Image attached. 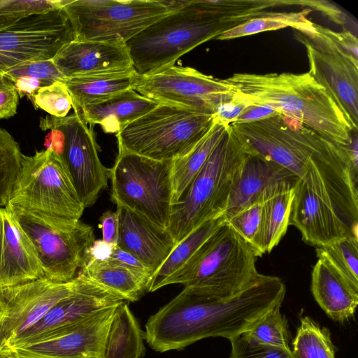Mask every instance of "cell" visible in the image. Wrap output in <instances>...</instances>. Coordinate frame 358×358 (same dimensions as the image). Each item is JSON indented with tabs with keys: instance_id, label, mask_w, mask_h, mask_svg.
<instances>
[{
	"instance_id": "cell-1",
	"label": "cell",
	"mask_w": 358,
	"mask_h": 358,
	"mask_svg": "<svg viewBox=\"0 0 358 358\" xmlns=\"http://www.w3.org/2000/svg\"><path fill=\"white\" fill-rule=\"evenodd\" d=\"M285 293L280 278L263 274L243 291L226 298L186 286L148 318L145 339L159 352L180 350L209 337L230 341L282 305Z\"/></svg>"
},
{
	"instance_id": "cell-2",
	"label": "cell",
	"mask_w": 358,
	"mask_h": 358,
	"mask_svg": "<svg viewBox=\"0 0 358 358\" xmlns=\"http://www.w3.org/2000/svg\"><path fill=\"white\" fill-rule=\"evenodd\" d=\"M229 125L246 152L276 164L296 180L316 173L346 191L358 192V169L348 146L327 139L299 120L278 113L261 120Z\"/></svg>"
},
{
	"instance_id": "cell-3",
	"label": "cell",
	"mask_w": 358,
	"mask_h": 358,
	"mask_svg": "<svg viewBox=\"0 0 358 358\" xmlns=\"http://www.w3.org/2000/svg\"><path fill=\"white\" fill-rule=\"evenodd\" d=\"M222 80L234 96L248 104L270 106L339 145L348 146L357 134L341 106L308 72L234 73Z\"/></svg>"
},
{
	"instance_id": "cell-4",
	"label": "cell",
	"mask_w": 358,
	"mask_h": 358,
	"mask_svg": "<svg viewBox=\"0 0 358 358\" xmlns=\"http://www.w3.org/2000/svg\"><path fill=\"white\" fill-rule=\"evenodd\" d=\"M217 20L208 0L185 1L178 9L159 19L126 41L139 76L174 65L196 46L234 27Z\"/></svg>"
},
{
	"instance_id": "cell-5",
	"label": "cell",
	"mask_w": 358,
	"mask_h": 358,
	"mask_svg": "<svg viewBox=\"0 0 358 358\" xmlns=\"http://www.w3.org/2000/svg\"><path fill=\"white\" fill-rule=\"evenodd\" d=\"M246 155L229 125L183 195L172 206L167 230L175 245L205 222L224 214Z\"/></svg>"
},
{
	"instance_id": "cell-6",
	"label": "cell",
	"mask_w": 358,
	"mask_h": 358,
	"mask_svg": "<svg viewBox=\"0 0 358 358\" xmlns=\"http://www.w3.org/2000/svg\"><path fill=\"white\" fill-rule=\"evenodd\" d=\"M257 257L250 245L225 220L164 286L180 284L218 297H230L259 278Z\"/></svg>"
},
{
	"instance_id": "cell-7",
	"label": "cell",
	"mask_w": 358,
	"mask_h": 358,
	"mask_svg": "<svg viewBox=\"0 0 358 358\" xmlns=\"http://www.w3.org/2000/svg\"><path fill=\"white\" fill-rule=\"evenodd\" d=\"M215 121V115L159 103L116 134L118 152L175 160L190 151Z\"/></svg>"
},
{
	"instance_id": "cell-8",
	"label": "cell",
	"mask_w": 358,
	"mask_h": 358,
	"mask_svg": "<svg viewBox=\"0 0 358 358\" xmlns=\"http://www.w3.org/2000/svg\"><path fill=\"white\" fill-rule=\"evenodd\" d=\"M6 205L75 222L85 208L62 158L50 149L22 155Z\"/></svg>"
},
{
	"instance_id": "cell-9",
	"label": "cell",
	"mask_w": 358,
	"mask_h": 358,
	"mask_svg": "<svg viewBox=\"0 0 358 358\" xmlns=\"http://www.w3.org/2000/svg\"><path fill=\"white\" fill-rule=\"evenodd\" d=\"M186 0H62L76 41L126 43Z\"/></svg>"
},
{
	"instance_id": "cell-10",
	"label": "cell",
	"mask_w": 358,
	"mask_h": 358,
	"mask_svg": "<svg viewBox=\"0 0 358 358\" xmlns=\"http://www.w3.org/2000/svg\"><path fill=\"white\" fill-rule=\"evenodd\" d=\"M173 163L118 152L109 169L112 201L167 229L173 206Z\"/></svg>"
},
{
	"instance_id": "cell-11",
	"label": "cell",
	"mask_w": 358,
	"mask_h": 358,
	"mask_svg": "<svg viewBox=\"0 0 358 358\" xmlns=\"http://www.w3.org/2000/svg\"><path fill=\"white\" fill-rule=\"evenodd\" d=\"M10 208L32 243L44 278L57 282L74 279L95 241L93 227L81 221Z\"/></svg>"
},
{
	"instance_id": "cell-12",
	"label": "cell",
	"mask_w": 358,
	"mask_h": 358,
	"mask_svg": "<svg viewBox=\"0 0 358 358\" xmlns=\"http://www.w3.org/2000/svg\"><path fill=\"white\" fill-rule=\"evenodd\" d=\"M42 130H49L45 146L61 156L85 207L92 206L105 189L109 169L99 157L93 126H87L77 113L64 117L47 115L40 120Z\"/></svg>"
},
{
	"instance_id": "cell-13",
	"label": "cell",
	"mask_w": 358,
	"mask_h": 358,
	"mask_svg": "<svg viewBox=\"0 0 358 358\" xmlns=\"http://www.w3.org/2000/svg\"><path fill=\"white\" fill-rule=\"evenodd\" d=\"M133 90L158 103L209 115H215L222 103L234 96L233 90L222 79L175 65L152 74L138 75Z\"/></svg>"
},
{
	"instance_id": "cell-14",
	"label": "cell",
	"mask_w": 358,
	"mask_h": 358,
	"mask_svg": "<svg viewBox=\"0 0 358 358\" xmlns=\"http://www.w3.org/2000/svg\"><path fill=\"white\" fill-rule=\"evenodd\" d=\"M306 48L308 73L324 87L358 129V61L345 52L311 21L293 29Z\"/></svg>"
},
{
	"instance_id": "cell-15",
	"label": "cell",
	"mask_w": 358,
	"mask_h": 358,
	"mask_svg": "<svg viewBox=\"0 0 358 358\" xmlns=\"http://www.w3.org/2000/svg\"><path fill=\"white\" fill-rule=\"evenodd\" d=\"M73 40L62 7L29 16L0 31V74L29 61L52 59Z\"/></svg>"
},
{
	"instance_id": "cell-16",
	"label": "cell",
	"mask_w": 358,
	"mask_h": 358,
	"mask_svg": "<svg viewBox=\"0 0 358 358\" xmlns=\"http://www.w3.org/2000/svg\"><path fill=\"white\" fill-rule=\"evenodd\" d=\"M78 284V275L66 282L42 278L0 289V352L52 306L71 294Z\"/></svg>"
},
{
	"instance_id": "cell-17",
	"label": "cell",
	"mask_w": 358,
	"mask_h": 358,
	"mask_svg": "<svg viewBox=\"0 0 358 358\" xmlns=\"http://www.w3.org/2000/svg\"><path fill=\"white\" fill-rule=\"evenodd\" d=\"M117 306L103 309L46 338L6 350L0 358H103Z\"/></svg>"
},
{
	"instance_id": "cell-18",
	"label": "cell",
	"mask_w": 358,
	"mask_h": 358,
	"mask_svg": "<svg viewBox=\"0 0 358 358\" xmlns=\"http://www.w3.org/2000/svg\"><path fill=\"white\" fill-rule=\"evenodd\" d=\"M78 284L66 297L56 303L34 324L11 341L6 350L23 346L46 338L90 315L124 300L78 273Z\"/></svg>"
},
{
	"instance_id": "cell-19",
	"label": "cell",
	"mask_w": 358,
	"mask_h": 358,
	"mask_svg": "<svg viewBox=\"0 0 358 358\" xmlns=\"http://www.w3.org/2000/svg\"><path fill=\"white\" fill-rule=\"evenodd\" d=\"M44 278L35 248L12 210L0 206V289Z\"/></svg>"
},
{
	"instance_id": "cell-20",
	"label": "cell",
	"mask_w": 358,
	"mask_h": 358,
	"mask_svg": "<svg viewBox=\"0 0 358 358\" xmlns=\"http://www.w3.org/2000/svg\"><path fill=\"white\" fill-rule=\"evenodd\" d=\"M289 225L296 227L307 244L324 246L347 237H356L335 211L303 182L296 180Z\"/></svg>"
},
{
	"instance_id": "cell-21",
	"label": "cell",
	"mask_w": 358,
	"mask_h": 358,
	"mask_svg": "<svg viewBox=\"0 0 358 358\" xmlns=\"http://www.w3.org/2000/svg\"><path fill=\"white\" fill-rule=\"evenodd\" d=\"M52 61L66 78L134 68L122 41L73 40L57 52Z\"/></svg>"
},
{
	"instance_id": "cell-22",
	"label": "cell",
	"mask_w": 358,
	"mask_h": 358,
	"mask_svg": "<svg viewBox=\"0 0 358 358\" xmlns=\"http://www.w3.org/2000/svg\"><path fill=\"white\" fill-rule=\"evenodd\" d=\"M119 221L117 245L137 258L152 274L175 246L167 229L158 227L144 217L117 206Z\"/></svg>"
},
{
	"instance_id": "cell-23",
	"label": "cell",
	"mask_w": 358,
	"mask_h": 358,
	"mask_svg": "<svg viewBox=\"0 0 358 358\" xmlns=\"http://www.w3.org/2000/svg\"><path fill=\"white\" fill-rule=\"evenodd\" d=\"M287 178H294L276 164L247 152L229 194L223 214L226 220L259 201L269 187Z\"/></svg>"
},
{
	"instance_id": "cell-24",
	"label": "cell",
	"mask_w": 358,
	"mask_h": 358,
	"mask_svg": "<svg viewBox=\"0 0 358 358\" xmlns=\"http://www.w3.org/2000/svg\"><path fill=\"white\" fill-rule=\"evenodd\" d=\"M310 289L324 313L343 322L352 317L358 304V290L325 259L318 258L312 274Z\"/></svg>"
},
{
	"instance_id": "cell-25",
	"label": "cell",
	"mask_w": 358,
	"mask_h": 358,
	"mask_svg": "<svg viewBox=\"0 0 358 358\" xmlns=\"http://www.w3.org/2000/svg\"><path fill=\"white\" fill-rule=\"evenodd\" d=\"M295 181L294 178L280 180L262 196L261 222L255 245L257 257L270 252L286 234Z\"/></svg>"
},
{
	"instance_id": "cell-26",
	"label": "cell",
	"mask_w": 358,
	"mask_h": 358,
	"mask_svg": "<svg viewBox=\"0 0 358 358\" xmlns=\"http://www.w3.org/2000/svg\"><path fill=\"white\" fill-rule=\"evenodd\" d=\"M159 104L129 89L74 112L90 125L99 124L106 133L117 134Z\"/></svg>"
},
{
	"instance_id": "cell-27",
	"label": "cell",
	"mask_w": 358,
	"mask_h": 358,
	"mask_svg": "<svg viewBox=\"0 0 358 358\" xmlns=\"http://www.w3.org/2000/svg\"><path fill=\"white\" fill-rule=\"evenodd\" d=\"M138 74L134 68L66 78L65 85L72 99L74 110L104 101L132 89Z\"/></svg>"
},
{
	"instance_id": "cell-28",
	"label": "cell",
	"mask_w": 358,
	"mask_h": 358,
	"mask_svg": "<svg viewBox=\"0 0 358 358\" xmlns=\"http://www.w3.org/2000/svg\"><path fill=\"white\" fill-rule=\"evenodd\" d=\"M122 298L137 301L148 290L150 278L108 260L86 258L78 273Z\"/></svg>"
},
{
	"instance_id": "cell-29",
	"label": "cell",
	"mask_w": 358,
	"mask_h": 358,
	"mask_svg": "<svg viewBox=\"0 0 358 358\" xmlns=\"http://www.w3.org/2000/svg\"><path fill=\"white\" fill-rule=\"evenodd\" d=\"M145 332L124 301L118 304L108 330L103 358H141Z\"/></svg>"
},
{
	"instance_id": "cell-30",
	"label": "cell",
	"mask_w": 358,
	"mask_h": 358,
	"mask_svg": "<svg viewBox=\"0 0 358 358\" xmlns=\"http://www.w3.org/2000/svg\"><path fill=\"white\" fill-rule=\"evenodd\" d=\"M225 220L224 215L208 220L176 244L152 274L147 292H152L164 287L166 280L189 262L203 243Z\"/></svg>"
},
{
	"instance_id": "cell-31",
	"label": "cell",
	"mask_w": 358,
	"mask_h": 358,
	"mask_svg": "<svg viewBox=\"0 0 358 358\" xmlns=\"http://www.w3.org/2000/svg\"><path fill=\"white\" fill-rule=\"evenodd\" d=\"M228 126L215 120L209 131L190 151L173 160L172 205L176 203L183 195Z\"/></svg>"
},
{
	"instance_id": "cell-32",
	"label": "cell",
	"mask_w": 358,
	"mask_h": 358,
	"mask_svg": "<svg viewBox=\"0 0 358 358\" xmlns=\"http://www.w3.org/2000/svg\"><path fill=\"white\" fill-rule=\"evenodd\" d=\"M292 346L294 358H336L329 330L309 316L300 317Z\"/></svg>"
},
{
	"instance_id": "cell-33",
	"label": "cell",
	"mask_w": 358,
	"mask_h": 358,
	"mask_svg": "<svg viewBox=\"0 0 358 358\" xmlns=\"http://www.w3.org/2000/svg\"><path fill=\"white\" fill-rule=\"evenodd\" d=\"M311 11V8H303L299 12L271 11L264 16L248 20L224 31L217 39H233L286 27L296 29L310 23L307 16Z\"/></svg>"
},
{
	"instance_id": "cell-34",
	"label": "cell",
	"mask_w": 358,
	"mask_h": 358,
	"mask_svg": "<svg viewBox=\"0 0 358 358\" xmlns=\"http://www.w3.org/2000/svg\"><path fill=\"white\" fill-rule=\"evenodd\" d=\"M317 258L327 260L357 290H358V238L347 237L317 247Z\"/></svg>"
},
{
	"instance_id": "cell-35",
	"label": "cell",
	"mask_w": 358,
	"mask_h": 358,
	"mask_svg": "<svg viewBox=\"0 0 358 358\" xmlns=\"http://www.w3.org/2000/svg\"><path fill=\"white\" fill-rule=\"evenodd\" d=\"M22 153L19 143L0 127V206H6L20 169Z\"/></svg>"
},
{
	"instance_id": "cell-36",
	"label": "cell",
	"mask_w": 358,
	"mask_h": 358,
	"mask_svg": "<svg viewBox=\"0 0 358 358\" xmlns=\"http://www.w3.org/2000/svg\"><path fill=\"white\" fill-rule=\"evenodd\" d=\"M280 307L278 305L273 308L243 334L262 344L290 349L287 322L280 312Z\"/></svg>"
},
{
	"instance_id": "cell-37",
	"label": "cell",
	"mask_w": 358,
	"mask_h": 358,
	"mask_svg": "<svg viewBox=\"0 0 358 358\" xmlns=\"http://www.w3.org/2000/svg\"><path fill=\"white\" fill-rule=\"evenodd\" d=\"M62 7V0H0V31L36 14Z\"/></svg>"
},
{
	"instance_id": "cell-38",
	"label": "cell",
	"mask_w": 358,
	"mask_h": 358,
	"mask_svg": "<svg viewBox=\"0 0 358 358\" xmlns=\"http://www.w3.org/2000/svg\"><path fill=\"white\" fill-rule=\"evenodd\" d=\"M29 99L36 108H41L56 117H66L73 104L71 96L62 82L38 89Z\"/></svg>"
},
{
	"instance_id": "cell-39",
	"label": "cell",
	"mask_w": 358,
	"mask_h": 358,
	"mask_svg": "<svg viewBox=\"0 0 358 358\" xmlns=\"http://www.w3.org/2000/svg\"><path fill=\"white\" fill-rule=\"evenodd\" d=\"M229 358H294L291 349L256 342L242 334L230 341Z\"/></svg>"
},
{
	"instance_id": "cell-40",
	"label": "cell",
	"mask_w": 358,
	"mask_h": 358,
	"mask_svg": "<svg viewBox=\"0 0 358 358\" xmlns=\"http://www.w3.org/2000/svg\"><path fill=\"white\" fill-rule=\"evenodd\" d=\"M9 80L20 77H30L45 82L48 85L62 82L66 78L52 59L29 61L11 68L1 73Z\"/></svg>"
},
{
	"instance_id": "cell-41",
	"label": "cell",
	"mask_w": 358,
	"mask_h": 358,
	"mask_svg": "<svg viewBox=\"0 0 358 358\" xmlns=\"http://www.w3.org/2000/svg\"><path fill=\"white\" fill-rule=\"evenodd\" d=\"M261 214L262 199L226 220L229 225L249 243L254 250L260 227Z\"/></svg>"
},
{
	"instance_id": "cell-42",
	"label": "cell",
	"mask_w": 358,
	"mask_h": 358,
	"mask_svg": "<svg viewBox=\"0 0 358 358\" xmlns=\"http://www.w3.org/2000/svg\"><path fill=\"white\" fill-rule=\"evenodd\" d=\"M19 98L13 82L0 74V119L8 118L17 113Z\"/></svg>"
},
{
	"instance_id": "cell-43",
	"label": "cell",
	"mask_w": 358,
	"mask_h": 358,
	"mask_svg": "<svg viewBox=\"0 0 358 358\" xmlns=\"http://www.w3.org/2000/svg\"><path fill=\"white\" fill-rule=\"evenodd\" d=\"M106 260L131 269L149 278L150 280L152 275V273L137 258L128 251L120 248L117 244L113 246L110 255Z\"/></svg>"
},
{
	"instance_id": "cell-44",
	"label": "cell",
	"mask_w": 358,
	"mask_h": 358,
	"mask_svg": "<svg viewBox=\"0 0 358 358\" xmlns=\"http://www.w3.org/2000/svg\"><path fill=\"white\" fill-rule=\"evenodd\" d=\"M320 29L345 52L358 61L357 38L350 30L344 29L338 32L321 25Z\"/></svg>"
},
{
	"instance_id": "cell-45",
	"label": "cell",
	"mask_w": 358,
	"mask_h": 358,
	"mask_svg": "<svg viewBox=\"0 0 358 358\" xmlns=\"http://www.w3.org/2000/svg\"><path fill=\"white\" fill-rule=\"evenodd\" d=\"M249 105L243 100L234 96L231 100L222 103L217 108L215 118L217 122L229 125L235 122Z\"/></svg>"
},
{
	"instance_id": "cell-46",
	"label": "cell",
	"mask_w": 358,
	"mask_h": 358,
	"mask_svg": "<svg viewBox=\"0 0 358 358\" xmlns=\"http://www.w3.org/2000/svg\"><path fill=\"white\" fill-rule=\"evenodd\" d=\"M99 222V228L102 231V240L110 245L117 244L119 221L116 211H106L101 216Z\"/></svg>"
},
{
	"instance_id": "cell-47",
	"label": "cell",
	"mask_w": 358,
	"mask_h": 358,
	"mask_svg": "<svg viewBox=\"0 0 358 358\" xmlns=\"http://www.w3.org/2000/svg\"><path fill=\"white\" fill-rule=\"evenodd\" d=\"M279 113L274 108L261 104H250L234 122H250L261 120Z\"/></svg>"
},
{
	"instance_id": "cell-48",
	"label": "cell",
	"mask_w": 358,
	"mask_h": 358,
	"mask_svg": "<svg viewBox=\"0 0 358 358\" xmlns=\"http://www.w3.org/2000/svg\"><path fill=\"white\" fill-rule=\"evenodd\" d=\"M14 84L20 97L29 98L38 89L48 85L43 81L30 77H20L10 80Z\"/></svg>"
},
{
	"instance_id": "cell-49",
	"label": "cell",
	"mask_w": 358,
	"mask_h": 358,
	"mask_svg": "<svg viewBox=\"0 0 358 358\" xmlns=\"http://www.w3.org/2000/svg\"><path fill=\"white\" fill-rule=\"evenodd\" d=\"M306 6L313 8L329 17V18L338 24H343L345 15L337 7L331 5L327 1H307Z\"/></svg>"
},
{
	"instance_id": "cell-50",
	"label": "cell",
	"mask_w": 358,
	"mask_h": 358,
	"mask_svg": "<svg viewBox=\"0 0 358 358\" xmlns=\"http://www.w3.org/2000/svg\"><path fill=\"white\" fill-rule=\"evenodd\" d=\"M114 245L108 244L103 240H95L88 250L87 257L96 260H106L110 255Z\"/></svg>"
}]
</instances>
